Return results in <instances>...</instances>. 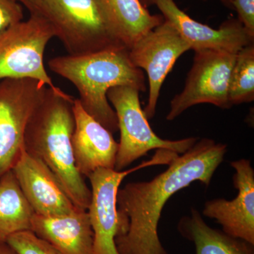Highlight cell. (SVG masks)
Returning <instances> with one entry per match:
<instances>
[{"label": "cell", "mask_w": 254, "mask_h": 254, "mask_svg": "<svg viewBox=\"0 0 254 254\" xmlns=\"http://www.w3.org/2000/svg\"><path fill=\"white\" fill-rule=\"evenodd\" d=\"M0 254H18L16 251L6 242L0 241Z\"/></svg>", "instance_id": "cell-24"}, {"label": "cell", "mask_w": 254, "mask_h": 254, "mask_svg": "<svg viewBox=\"0 0 254 254\" xmlns=\"http://www.w3.org/2000/svg\"><path fill=\"white\" fill-rule=\"evenodd\" d=\"M139 91L134 87L117 86L108 92L118 119L120 141L115 170L123 171L152 150H171L181 155L198 141L194 137L171 141L160 138L152 129L142 109Z\"/></svg>", "instance_id": "cell-5"}, {"label": "cell", "mask_w": 254, "mask_h": 254, "mask_svg": "<svg viewBox=\"0 0 254 254\" xmlns=\"http://www.w3.org/2000/svg\"><path fill=\"white\" fill-rule=\"evenodd\" d=\"M190 50V45L166 20L128 50L132 64L145 69L148 75L149 95L143 110L148 120L155 116L164 81L178 58Z\"/></svg>", "instance_id": "cell-10"}, {"label": "cell", "mask_w": 254, "mask_h": 254, "mask_svg": "<svg viewBox=\"0 0 254 254\" xmlns=\"http://www.w3.org/2000/svg\"><path fill=\"white\" fill-rule=\"evenodd\" d=\"M11 170L36 215L61 216L79 209L49 168L24 149Z\"/></svg>", "instance_id": "cell-13"}, {"label": "cell", "mask_w": 254, "mask_h": 254, "mask_svg": "<svg viewBox=\"0 0 254 254\" xmlns=\"http://www.w3.org/2000/svg\"><path fill=\"white\" fill-rule=\"evenodd\" d=\"M155 4L165 20L171 23L190 45V50H220L237 55L254 43V37L238 19L227 20L219 29H214L190 18L174 0H157Z\"/></svg>", "instance_id": "cell-12"}, {"label": "cell", "mask_w": 254, "mask_h": 254, "mask_svg": "<svg viewBox=\"0 0 254 254\" xmlns=\"http://www.w3.org/2000/svg\"><path fill=\"white\" fill-rule=\"evenodd\" d=\"M183 91L170 103L167 120L173 121L193 105L209 103L229 109V83L236 55L215 50H195Z\"/></svg>", "instance_id": "cell-9"}, {"label": "cell", "mask_w": 254, "mask_h": 254, "mask_svg": "<svg viewBox=\"0 0 254 254\" xmlns=\"http://www.w3.org/2000/svg\"><path fill=\"white\" fill-rule=\"evenodd\" d=\"M224 4L228 7H232V0H220Z\"/></svg>", "instance_id": "cell-26"}, {"label": "cell", "mask_w": 254, "mask_h": 254, "mask_svg": "<svg viewBox=\"0 0 254 254\" xmlns=\"http://www.w3.org/2000/svg\"><path fill=\"white\" fill-rule=\"evenodd\" d=\"M73 111L72 148L78 171L88 177L98 169L115 170L119 143L113 133L85 111L78 98L73 100Z\"/></svg>", "instance_id": "cell-14"}, {"label": "cell", "mask_w": 254, "mask_h": 254, "mask_svg": "<svg viewBox=\"0 0 254 254\" xmlns=\"http://www.w3.org/2000/svg\"><path fill=\"white\" fill-rule=\"evenodd\" d=\"M31 231L54 246L62 254H93V232L87 210L61 216L35 214Z\"/></svg>", "instance_id": "cell-15"}, {"label": "cell", "mask_w": 254, "mask_h": 254, "mask_svg": "<svg viewBox=\"0 0 254 254\" xmlns=\"http://www.w3.org/2000/svg\"><path fill=\"white\" fill-rule=\"evenodd\" d=\"M233 185L238 190L232 200L215 198L205 203L203 214L216 220L222 231L254 245V170L250 160L232 162Z\"/></svg>", "instance_id": "cell-11"}, {"label": "cell", "mask_w": 254, "mask_h": 254, "mask_svg": "<svg viewBox=\"0 0 254 254\" xmlns=\"http://www.w3.org/2000/svg\"><path fill=\"white\" fill-rule=\"evenodd\" d=\"M117 41L129 50L141 37L165 21L152 15L140 0H97Z\"/></svg>", "instance_id": "cell-16"}, {"label": "cell", "mask_w": 254, "mask_h": 254, "mask_svg": "<svg viewBox=\"0 0 254 254\" xmlns=\"http://www.w3.org/2000/svg\"><path fill=\"white\" fill-rule=\"evenodd\" d=\"M228 98L232 106L254 100V43L236 55L229 83Z\"/></svg>", "instance_id": "cell-19"}, {"label": "cell", "mask_w": 254, "mask_h": 254, "mask_svg": "<svg viewBox=\"0 0 254 254\" xmlns=\"http://www.w3.org/2000/svg\"><path fill=\"white\" fill-rule=\"evenodd\" d=\"M73 100L60 88L48 87L26 126L23 148L49 168L73 204L87 210L91 190L78 171L73 154Z\"/></svg>", "instance_id": "cell-2"}, {"label": "cell", "mask_w": 254, "mask_h": 254, "mask_svg": "<svg viewBox=\"0 0 254 254\" xmlns=\"http://www.w3.org/2000/svg\"><path fill=\"white\" fill-rule=\"evenodd\" d=\"M39 6L69 55L125 48L114 37L97 0H39Z\"/></svg>", "instance_id": "cell-4"}, {"label": "cell", "mask_w": 254, "mask_h": 254, "mask_svg": "<svg viewBox=\"0 0 254 254\" xmlns=\"http://www.w3.org/2000/svg\"><path fill=\"white\" fill-rule=\"evenodd\" d=\"M22 6L16 0H0V33L23 21Z\"/></svg>", "instance_id": "cell-21"}, {"label": "cell", "mask_w": 254, "mask_h": 254, "mask_svg": "<svg viewBox=\"0 0 254 254\" xmlns=\"http://www.w3.org/2000/svg\"><path fill=\"white\" fill-rule=\"evenodd\" d=\"M50 69L76 87L82 108L106 129L119 130L118 119L108 99V92L117 86L146 91L144 74L132 64L128 50L112 48L91 54L53 58Z\"/></svg>", "instance_id": "cell-3"}, {"label": "cell", "mask_w": 254, "mask_h": 254, "mask_svg": "<svg viewBox=\"0 0 254 254\" xmlns=\"http://www.w3.org/2000/svg\"><path fill=\"white\" fill-rule=\"evenodd\" d=\"M171 150H157L153 158L129 170L100 168L89 179L91 198L87 212L93 232V254H119L115 238L119 234L117 196L124 179L129 174L157 165H168L177 155Z\"/></svg>", "instance_id": "cell-7"}, {"label": "cell", "mask_w": 254, "mask_h": 254, "mask_svg": "<svg viewBox=\"0 0 254 254\" xmlns=\"http://www.w3.org/2000/svg\"><path fill=\"white\" fill-rule=\"evenodd\" d=\"M48 86L33 78L0 82V177L9 171L23 148L26 126Z\"/></svg>", "instance_id": "cell-8"}, {"label": "cell", "mask_w": 254, "mask_h": 254, "mask_svg": "<svg viewBox=\"0 0 254 254\" xmlns=\"http://www.w3.org/2000/svg\"><path fill=\"white\" fill-rule=\"evenodd\" d=\"M16 1L24 5L25 7L29 11L30 14L41 15L39 0H16Z\"/></svg>", "instance_id": "cell-23"}, {"label": "cell", "mask_w": 254, "mask_h": 254, "mask_svg": "<svg viewBox=\"0 0 254 254\" xmlns=\"http://www.w3.org/2000/svg\"><path fill=\"white\" fill-rule=\"evenodd\" d=\"M232 7L238 14V20L254 38V0H232Z\"/></svg>", "instance_id": "cell-22"}, {"label": "cell", "mask_w": 254, "mask_h": 254, "mask_svg": "<svg viewBox=\"0 0 254 254\" xmlns=\"http://www.w3.org/2000/svg\"><path fill=\"white\" fill-rule=\"evenodd\" d=\"M55 33L41 15L12 25L0 33V80L33 78L58 89L45 68V50Z\"/></svg>", "instance_id": "cell-6"}, {"label": "cell", "mask_w": 254, "mask_h": 254, "mask_svg": "<svg viewBox=\"0 0 254 254\" xmlns=\"http://www.w3.org/2000/svg\"><path fill=\"white\" fill-rule=\"evenodd\" d=\"M227 150L226 145L203 138L177 155L165 172L150 181L129 182L120 188L119 234L115 238L119 254H169L158 233L165 203L193 182L208 187Z\"/></svg>", "instance_id": "cell-1"}, {"label": "cell", "mask_w": 254, "mask_h": 254, "mask_svg": "<svg viewBox=\"0 0 254 254\" xmlns=\"http://www.w3.org/2000/svg\"><path fill=\"white\" fill-rule=\"evenodd\" d=\"M140 1H141V4L146 8L147 6H152V5L155 4L157 0H140Z\"/></svg>", "instance_id": "cell-25"}, {"label": "cell", "mask_w": 254, "mask_h": 254, "mask_svg": "<svg viewBox=\"0 0 254 254\" xmlns=\"http://www.w3.org/2000/svg\"><path fill=\"white\" fill-rule=\"evenodd\" d=\"M35 212L12 170L0 177V241L16 232L31 230Z\"/></svg>", "instance_id": "cell-18"}, {"label": "cell", "mask_w": 254, "mask_h": 254, "mask_svg": "<svg viewBox=\"0 0 254 254\" xmlns=\"http://www.w3.org/2000/svg\"><path fill=\"white\" fill-rule=\"evenodd\" d=\"M6 242L18 254H62L54 246L31 230L13 234L6 239Z\"/></svg>", "instance_id": "cell-20"}, {"label": "cell", "mask_w": 254, "mask_h": 254, "mask_svg": "<svg viewBox=\"0 0 254 254\" xmlns=\"http://www.w3.org/2000/svg\"><path fill=\"white\" fill-rule=\"evenodd\" d=\"M177 230L194 244L195 254H254V245L212 228L195 208L180 219Z\"/></svg>", "instance_id": "cell-17"}]
</instances>
